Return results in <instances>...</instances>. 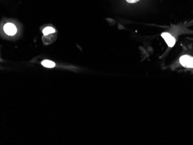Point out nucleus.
<instances>
[{"label": "nucleus", "mask_w": 193, "mask_h": 145, "mask_svg": "<svg viewBox=\"0 0 193 145\" xmlns=\"http://www.w3.org/2000/svg\"><path fill=\"white\" fill-rule=\"evenodd\" d=\"M182 66L186 68H193V57L188 55H184L180 58Z\"/></svg>", "instance_id": "1"}, {"label": "nucleus", "mask_w": 193, "mask_h": 145, "mask_svg": "<svg viewBox=\"0 0 193 145\" xmlns=\"http://www.w3.org/2000/svg\"><path fill=\"white\" fill-rule=\"evenodd\" d=\"M162 37L164 38L165 42L169 47L174 46L176 43V40L174 37H172L170 34L168 33H163L161 34Z\"/></svg>", "instance_id": "2"}, {"label": "nucleus", "mask_w": 193, "mask_h": 145, "mask_svg": "<svg viewBox=\"0 0 193 145\" xmlns=\"http://www.w3.org/2000/svg\"><path fill=\"white\" fill-rule=\"evenodd\" d=\"M5 33L8 35H14L17 31V29L14 24L7 23L4 26Z\"/></svg>", "instance_id": "3"}, {"label": "nucleus", "mask_w": 193, "mask_h": 145, "mask_svg": "<svg viewBox=\"0 0 193 145\" xmlns=\"http://www.w3.org/2000/svg\"><path fill=\"white\" fill-rule=\"evenodd\" d=\"M42 65L45 67L50 68H53L56 66L54 62H53V61H50V60H45L42 61Z\"/></svg>", "instance_id": "4"}, {"label": "nucleus", "mask_w": 193, "mask_h": 145, "mask_svg": "<svg viewBox=\"0 0 193 145\" xmlns=\"http://www.w3.org/2000/svg\"><path fill=\"white\" fill-rule=\"evenodd\" d=\"M54 32H55V30L52 27H46V28H44L43 30V33L45 35H47L48 34H52V33H54Z\"/></svg>", "instance_id": "5"}, {"label": "nucleus", "mask_w": 193, "mask_h": 145, "mask_svg": "<svg viewBox=\"0 0 193 145\" xmlns=\"http://www.w3.org/2000/svg\"><path fill=\"white\" fill-rule=\"evenodd\" d=\"M126 1L129 3H135L138 1H139V0H126Z\"/></svg>", "instance_id": "6"}]
</instances>
